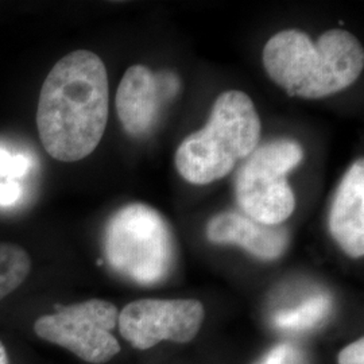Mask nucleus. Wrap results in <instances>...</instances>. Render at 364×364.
Returning a JSON list of instances; mask_svg holds the SVG:
<instances>
[{"label":"nucleus","instance_id":"f8f14e48","mask_svg":"<svg viewBox=\"0 0 364 364\" xmlns=\"http://www.w3.org/2000/svg\"><path fill=\"white\" fill-rule=\"evenodd\" d=\"M31 272V259L13 243H0V301L11 294L26 281Z\"/></svg>","mask_w":364,"mask_h":364},{"label":"nucleus","instance_id":"9d476101","mask_svg":"<svg viewBox=\"0 0 364 364\" xmlns=\"http://www.w3.org/2000/svg\"><path fill=\"white\" fill-rule=\"evenodd\" d=\"M328 225L340 248L351 258L364 254V161L352 165L333 197Z\"/></svg>","mask_w":364,"mask_h":364},{"label":"nucleus","instance_id":"4468645a","mask_svg":"<svg viewBox=\"0 0 364 364\" xmlns=\"http://www.w3.org/2000/svg\"><path fill=\"white\" fill-rule=\"evenodd\" d=\"M338 364H364V340L358 338L356 341L347 346L338 353Z\"/></svg>","mask_w":364,"mask_h":364},{"label":"nucleus","instance_id":"9b49d317","mask_svg":"<svg viewBox=\"0 0 364 364\" xmlns=\"http://www.w3.org/2000/svg\"><path fill=\"white\" fill-rule=\"evenodd\" d=\"M333 302L324 293L314 294L302 301L297 306L275 313L273 326L287 332H304L326 323L332 312Z\"/></svg>","mask_w":364,"mask_h":364},{"label":"nucleus","instance_id":"1a4fd4ad","mask_svg":"<svg viewBox=\"0 0 364 364\" xmlns=\"http://www.w3.org/2000/svg\"><path fill=\"white\" fill-rule=\"evenodd\" d=\"M207 239L213 245H232L260 260L281 258L289 246V234L281 225H264L239 212H221L207 224Z\"/></svg>","mask_w":364,"mask_h":364},{"label":"nucleus","instance_id":"7ed1b4c3","mask_svg":"<svg viewBox=\"0 0 364 364\" xmlns=\"http://www.w3.org/2000/svg\"><path fill=\"white\" fill-rule=\"evenodd\" d=\"M260 130L259 115L247 95L223 92L205 127L178 146L174 158L177 171L195 185L218 181L259 146Z\"/></svg>","mask_w":364,"mask_h":364},{"label":"nucleus","instance_id":"0eeeda50","mask_svg":"<svg viewBox=\"0 0 364 364\" xmlns=\"http://www.w3.org/2000/svg\"><path fill=\"white\" fill-rule=\"evenodd\" d=\"M204 318V305L197 299H144L126 305L117 323L126 341L144 351L165 340L178 344L192 341Z\"/></svg>","mask_w":364,"mask_h":364},{"label":"nucleus","instance_id":"6e6552de","mask_svg":"<svg viewBox=\"0 0 364 364\" xmlns=\"http://www.w3.org/2000/svg\"><path fill=\"white\" fill-rule=\"evenodd\" d=\"M180 88V77L171 70L153 72L147 66H130L117 87L115 100L124 131L131 136L149 134Z\"/></svg>","mask_w":364,"mask_h":364},{"label":"nucleus","instance_id":"f257e3e1","mask_svg":"<svg viewBox=\"0 0 364 364\" xmlns=\"http://www.w3.org/2000/svg\"><path fill=\"white\" fill-rule=\"evenodd\" d=\"M108 112L103 60L84 49L69 53L53 66L39 93L37 127L43 149L61 162L91 156L105 135Z\"/></svg>","mask_w":364,"mask_h":364},{"label":"nucleus","instance_id":"39448f33","mask_svg":"<svg viewBox=\"0 0 364 364\" xmlns=\"http://www.w3.org/2000/svg\"><path fill=\"white\" fill-rule=\"evenodd\" d=\"M302 159V146L293 139L258 146L236 171L235 195L243 215L264 225L287 221L296 209V196L287 174Z\"/></svg>","mask_w":364,"mask_h":364},{"label":"nucleus","instance_id":"f3484780","mask_svg":"<svg viewBox=\"0 0 364 364\" xmlns=\"http://www.w3.org/2000/svg\"><path fill=\"white\" fill-rule=\"evenodd\" d=\"M0 364H10V358H9V352L6 350L3 341L0 340Z\"/></svg>","mask_w":364,"mask_h":364},{"label":"nucleus","instance_id":"20e7f679","mask_svg":"<svg viewBox=\"0 0 364 364\" xmlns=\"http://www.w3.org/2000/svg\"><path fill=\"white\" fill-rule=\"evenodd\" d=\"M105 257L112 270L138 285L164 282L174 264V240L162 215L134 203L112 215L105 228Z\"/></svg>","mask_w":364,"mask_h":364},{"label":"nucleus","instance_id":"423d86ee","mask_svg":"<svg viewBox=\"0 0 364 364\" xmlns=\"http://www.w3.org/2000/svg\"><path fill=\"white\" fill-rule=\"evenodd\" d=\"M54 314L39 317L34 332L39 338L60 346L91 364H105L120 352L112 335L119 311L105 299H88L60 308Z\"/></svg>","mask_w":364,"mask_h":364},{"label":"nucleus","instance_id":"2eb2a0df","mask_svg":"<svg viewBox=\"0 0 364 364\" xmlns=\"http://www.w3.org/2000/svg\"><path fill=\"white\" fill-rule=\"evenodd\" d=\"M23 195L21 183L16 181H0V205L10 207L19 201Z\"/></svg>","mask_w":364,"mask_h":364},{"label":"nucleus","instance_id":"f03ea898","mask_svg":"<svg viewBox=\"0 0 364 364\" xmlns=\"http://www.w3.org/2000/svg\"><path fill=\"white\" fill-rule=\"evenodd\" d=\"M263 66L290 96L321 99L352 85L363 70L364 52L351 33L332 28L316 43L299 30L277 33L264 45Z\"/></svg>","mask_w":364,"mask_h":364},{"label":"nucleus","instance_id":"ddd939ff","mask_svg":"<svg viewBox=\"0 0 364 364\" xmlns=\"http://www.w3.org/2000/svg\"><path fill=\"white\" fill-rule=\"evenodd\" d=\"M31 166L30 158L23 154H13L4 147H0V178L15 181L22 178Z\"/></svg>","mask_w":364,"mask_h":364},{"label":"nucleus","instance_id":"dca6fc26","mask_svg":"<svg viewBox=\"0 0 364 364\" xmlns=\"http://www.w3.org/2000/svg\"><path fill=\"white\" fill-rule=\"evenodd\" d=\"M291 352L293 350L289 344H279L274 347L273 350L262 359L259 364H287Z\"/></svg>","mask_w":364,"mask_h":364}]
</instances>
